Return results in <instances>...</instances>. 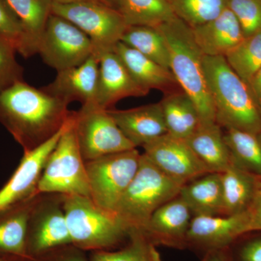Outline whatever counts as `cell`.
I'll list each match as a JSON object with an SVG mask.
<instances>
[{"mask_svg": "<svg viewBox=\"0 0 261 261\" xmlns=\"http://www.w3.org/2000/svg\"><path fill=\"white\" fill-rule=\"evenodd\" d=\"M224 58L231 69L249 84L261 66V32L245 37Z\"/></svg>", "mask_w": 261, "mask_h": 261, "instance_id": "cell-31", "label": "cell"}, {"mask_svg": "<svg viewBox=\"0 0 261 261\" xmlns=\"http://www.w3.org/2000/svg\"><path fill=\"white\" fill-rule=\"evenodd\" d=\"M99 1L103 4L107 5L116 9V0H99Z\"/></svg>", "mask_w": 261, "mask_h": 261, "instance_id": "cell-43", "label": "cell"}, {"mask_svg": "<svg viewBox=\"0 0 261 261\" xmlns=\"http://www.w3.org/2000/svg\"><path fill=\"white\" fill-rule=\"evenodd\" d=\"M241 258L243 261H261V238L245 245L242 250Z\"/></svg>", "mask_w": 261, "mask_h": 261, "instance_id": "cell-38", "label": "cell"}, {"mask_svg": "<svg viewBox=\"0 0 261 261\" xmlns=\"http://www.w3.org/2000/svg\"><path fill=\"white\" fill-rule=\"evenodd\" d=\"M51 13L66 19L87 34L99 59L114 51L128 27L118 10L100 2L53 3Z\"/></svg>", "mask_w": 261, "mask_h": 261, "instance_id": "cell-7", "label": "cell"}, {"mask_svg": "<svg viewBox=\"0 0 261 261\" xmlns=\"http://www.w3.org/2000/svg\"><path fill=\"white\" fill-rule=\"evenodd\" d=\"M247 211L248 214V232L261 231V177L258 178L253 200Z\"/></svg>", "mask_w": 261, "mask_h": 261, "instance_id": "cell-37", "label": "cell"}, {"mask_svg": "<svg viewBox=\"0 0 261 261\" xmlns=\"http://www.w3.org/2000/svg\"><path fill=\"white\" fill-rule=\"evenodd\" d=\"M174 14L191 29L217 18L227 8V0H170Z\"/></svg>", "mask_w": 261, "mask_h": 261, "instance_id": "cell-32", "label": "cell"}, {"mask_svg": "<svg viewBox=\"0 0 261 261\" xmlns=\"http://www.w3.org/2000/svg\"><path fill=\"white\" fill-rule=\"evenodd\" d=\"M38 54L57 71L83 64L94 55L90 39L66 19L51 13Z\"/></svg>", "mask_w": 261, "mask_h": 261, "instance_id": "cell-11", "label": "cell"}, {"mask_svg": "<svg viewBox=\"0 0 261 261\" xmlns=\"http://www.w3.org/2000/svg\"><path fill=\"white\" fill-rule=\"evenodd\" d=\"M129 72L132 78L140 87L149 91L157 89L164 94L181 89L172 72L168 68L119 42L114 49Z\"/></svg>", "mask_w": 261, "mask_h": 261, "instance_id": "cell-20", "label": "cell"}, {"mask_svg": "<svg viewBox=\"0 0 261 261\" xmlns=\"http://www.w3.org/2000/svg\"><path fill=\"white\" fill-rule=\"evenodd\" d=\"M64 195V210L71 243L84 251L109 250L128 239L116 214L96 205L89 197Z\"/></svg>", "mask_w": 261, "mask_h": 261, "instance_id": "cell-5", "label": "cell"}, {"mask_svg": "<svg viewBox=\"0 0 261 261\" xmlns=\"http://www.w3.org/2000/svg\"><path fill=\"white\" fill-rule=\"evenodd\" d=\"M186 141L209 172L223 173L232 163L224 133L216 122L200 123Z\"/></svg>", "mask_w": 261, "mask_h": 261, "instance_id": "cell-22", "label": "cell"}, {"mask_svg": "<svg viewBox=\"0 0 261 261\" xmlns=\"http://www.w3.org/2000/svg\"><path fill=\"white\" fill-rule=\"evenodd\" d=\"M135 148L168 133L161 102L127 110H108Z\"/></svg>", "mask_w": 261, "mask_h": 261, "instance_id": "cell-18", "label": "cell"}, {"mask_svg": "<svg viewBox=\"0 0 261 261\" xmlns=\"http://www.w3.org/2000/svg\"><path fill=\"white\" fill-rule=\"evenodd\" d=\"M99 63L93 55L83 64L58 71L54 81L42 89L68 105L73 101L82 106L94 105Z\"/></svg>", "mask_w": 261, "mask_h": 261, "instance_id": "cell-17", "label": "cell"}, {"mask_svg": "<svg viewBox=\"0 0 261 261\" xmlns=\"http://www.w3.org/2000/svg\"><path fill=\"white\" fill-rule=\"evenodd\" d=\"M225 250L226 249L208 250L202 261H231Z\"/></svg>", "mask_w": 261, "mask_h": 261, "instance_id": "cell-40", "label": "cell"}, {"mask_svg": "<svg viewBox=\"0 0 261 261\" xmlns=\"http://www.w3.org/2000/svg\"><path fill=\"white\" fill-rule=\"evenodd\" d=\"M192 219L188 205L177 196L154 211L143 233L155 245L184 248Z\"/></svg>", "mask_w": 261, "mask_h": 261, "instance_id": "cell-16", "label": "cell"}, {"mask_svg": "<svg viewBox=\"0 0 261 261\" xmlns=\"http://www.w3.org/2000/svg\"><path fill=\"white\" fill-rule=\"evenodd\" d=\"M170 53V70L180 87L195 103L200 123H214L216 111L204 70V56L192 29L175 17L159 27Z\"/></svg>", "mask_w": 261, "mask_h": 261, "instance_id": "cell-3", "label": "cell"}, {"mask_svg": "<svg viewBox=\"0 0 261 261\" xmlns=\"http://www.w3.org/2000/svg\"><path fill=\"white\" fill-rule=\"evenodd\" d=\"M178 196L194 216H223L221 173H207L185 184Z\"/></svg>", "mask_w": 261, "mask_h": 261, "instance_id": "cell-23", "label": "cell"}, {"mask_svg": "<svg viewBox=\"0 0 261 261\" xmlns=\"http://www.w3.org/2000/svg\"><path fill=\"white\" fill-rule=\"evenodd\" d=\"M121 42L138 51L158 64L170 69V53L162 33L158 27H128Z\"/></svg>", "mask_w": 261, "mask_h": 261, "instance_id": "cell-29", "label": "cell"}, {"mask_svg": "<svg viewBox=\"0 0 261 261\" xmlns=\"http://www.w3.org/2000/svg\"><path fill=\"white\" fill-rule=\"evenodd\" d=\"M39 195L0 214V255L29 258L27 252V226Z\"/></svg>", "mask_w": 261, "mask_h": 261, "instance_id": "cell-24", "label": "cell"}, {"mask_svg": "<svg viewBox=\"0 0 261 261\" xmlns=\"http://www.w3.org/2000/svg\"><path fill=\"white\" fill-rule=\"evenodd\" d=\"M128 27H156L176 17L168 0H116Z\"/></svg>", "mask_w": 261, "mask_h": 261, "instance_id": "cell-27", "label": "cell"}, {"mask_svg": "<svg viewBox=\"0 0 261 261\" xmlns=\"http://www.w3.org/2000/svg\"><path fill=\"white\" fill-rule=\"evenodd\" d=\"M73 114L72 112L66 128L44 165L38 186L40 193L90 197L86 161L77 142Z\"/></svg>", "mask_w": 261, "mask_h": 261, "instance_id": "cell-6", "label": "cell"}, {"mask_svg": "<svg viewBox=\"0 0 261 261\" xmlns=\"http://www.w3.org/2000/svg\"><path fill=\"white\" fill-rule=\"evenodd\" d=\"M71 243L64 210V195L39 193L29 216L27 255L32 261L56 247Z\"/></svg>", "mask_w": 261, "mask_h": 261, "instance_id": "cell-10", "label": "cell"}, {"mask_svg": "<svg viewBox=\"0 0 261 261\" xmlns=\"http://www.w3.org/2000/svg\"><path fill=\"white\" fill-rule=\"evenodd\" d=\"M68 121L50 140L37 148L23 152L15 172L0 190V214L40 193L38 186L44 165L63 135Z\"/></svg>", "mask_w": 261, "mask_h": 261, "instance_id": "cell-12", "label": "cell"}, {"mask_svg": "<svg viewBox=\"0 0 261 261\" xmlns=\"http://www.w3.org/2000/svg\"><path fill=\"white\" fill-rule=\"evenodd\" d=\"M224 133L232 162L261 177V133L226 128Z\"/></svg>", "mask_w": 261, "mask_h": 261, "instance_id": "cell-28", "label": "cell"}, {"mask_svg": "<svg viewBox=\"0 0 261 261\" xmlns=\"http://www.w3.org/2000/svg\"><path fill=\"white\" fill-rule=\"evenodd\" d=\"M192 31L204 56L225 57L245 38L238 18L228 8L217 18Z\"/></svg>", "mask_w": 261, "mask_h": 261, "instance_id": "cell-19", "label": "cell"}, {"mask_svg": "<svg viewBox=\"0 0 261 261\" xmlns=\"http://www.w3.org/2000/svg\"><path fill=\"white\" fill-rule=\"evenodd\" d=\"M142 147L151 162L182 185L211 173L184 139L167 133Z\"/></svg>", "mask_w": 261, "mask_h": 261, "instance_id": "cell-13", "label": "cell"}, {"mask_svg": "<svg viewBox=\"0 0 261 261\" xmlns=\"http://www.w3.org/2000/svg\"><path fill=\"white\" fill-rule=\"evenodd\" d=\"M206 80L221 128L261 133V110L248 84L228 65L224 57L204 56Z\"/></svg>", "mask_w": 261, "mask_h": 261, "instance_id": "cell-2", "label": "cell"}, {"mask_svg": "<svg viewBox=\"0 0 261 261\" xmlns=\"http://www.w3.org/2000/svg\"><path fill=\"white\" fill-rule=\"evenodd\" d=\"M0 261H32L27 257L10 256V255H0Z\"/></svg>", "mask_w": 261, "mask_h": 261, "instance_id": "cell-41", "label": "cell"}, {"mask_svg": "<svg viewBox=\"0 0 261 261\" xmlns=\"http://www.w3.org/2000/svg\"><path fill=\"white\" fill-rule=\"evenodd\" d=\"M258 178L233 162L221 173L223 216H232L248 210L256 192Z\"/></svg>", "mask_w": 261, "mask_h": 261, "instance_id": "cell-25", "label": "cell"}, {"mask_svg": "<svg viewBox=\"0 0 261 261\" xmlns=\"http://www.w3.org/2000/svg\"><path fill=\"white\" fill-rule=\"evenodd\" d=\"M182 186L142 154L138 171L118 201L114 214L128 233L132 230L143 232L154 211L177 197Z\"/></svg>", "mask_w": 261, "mask_h": 261, "instance_id": "cell-4", "label": "cell"}, {"mask_svg": "<svg viewBox=\"0 0 261 261\" xmlns=\"http://www.w3.org/2000/svg\"><path fill=\"white\" fill-rule=\"evenodd\" d=\"M248 233L247 211L232 216H194L187 234V245L212 250L226 249Z\"/></svg>", "mask_w": 261, "mask_h": 261, "instance_id": "cell-14", "label": "cell"}, {"mask_svg": "<svg viewBox=\"0 0 261 261\" xmlns=\"http://www.w3.org/2000/svg\"><path fill=\"white\" fill-rule=\"evenodd\" d=\"M160 102L169 135L186 140L200 124L195 103L182 89L165 94Z\"/></svg>", "mask_w": 261, "mask_h": 261, "instance_id": "cell-26", "label": "cell"}, {"mask_svg": "<svg viewBox=\"0 0 261 261\" xmlns=\"http://www.w3.org/2000/svg\"><path fill=\"white\" fill-rule=\"evenodd\" d=\"M73 117L79 147L86 162L135 148L108 110L88 105L73 112Z\"/></svg>", "mask_w": 261, "mask_h": 261, "instance_id": "cell-9", "label": "cell"}, {"mask_svg": "<svg viewBox=\"0 0 261 261\" xmlns=\"http://www.w3.org/2000/svg\"><path fill=\"white\" fill-rule=\"evenodd\" d=\"M168 1H169V2H170V0H168Z\"/></svg>", "mask_w": 261, "mask_h": 261, "instance_id": "cell-44", "label": "cell"}, {"mask_svg": "<svg viewBox=\"0 0 261 261\" xmlns=\"http://www.w3.org/2000/svg\"><path fill=\"white\" fill-rule=\"evenodd\" d=\"M16 48L0 34V93L23 81V68L15 58Z\"/></svg>", "mask_w": 261, "mask_h": 261, "instance_id": "cell-33", "label": "cell"}, {"mask_svg": "<svg viewBox=\"0 0 261 261\" xmlns=\"http://www.w3.org/2000/svg\"><path fill=\"white\" fill-rule=\"evenodd\" d=\"M22 27L18 53L23 58L38 54L41 39L51 14L53 0H7Z\"/></svg>", "mask_w": 261, "mask_h": 261, "instance_id": "cell-21", "label": "cell"}, {"mask_svg": "<svg viewBox=\"0 0 261 261\" xmlns=\"http://www.w3.org/2000/svg\"><path fill=\"white\" fill-rule=\"evenodd\" d=\"M35 261H90L86 255V251L73 244L63 245L49 250Z\"/></svg>", "mask_w": 261, "mask_h": 261, "instance_id": "cell-36", "label": "cell"}, {"mask_svg": "<svg viewBox=\"0 0 261 261\" xmlns=\"http://www.w3.org/2000/svg\"><path fill=\"white\" fill-rule=\"evenodd\" d=\"M149 92L132 78L114 51L106 53L99 58L95 106L109 110L121 99L145 97Z\"/></svg>", "mask_w": 261, "mask_h": 261, "instance_id": "cell-15", "label": "cell"}, {"mask_svg": "<svg viewBox=\"0 0 261 261\" xmlns=\"http://www.w3.org/2000/svg\"><path fill=\"white\" fill-rule=\"evenodd\" d=\"M53 3H75V2H82V1H97L99 2V0H53Z\"/></svg>", "mask_w": 261, "mask_h": 261, "instance_id": "cell-42", "label": "cell"}, {"mask_svg": "<svg viewBox=\"0 0 261 261\" xmlns=\"http://www.w3.org/2000/svg\"><path fill=\"white\" fill-rule=\"evenodd\" d=\"M257 104L261 110V66L248 84Z\"/></svg>", "mask_w": 261, "mask_h": 261, "instance_id": "cell-39", "label": "cell"}, {"mask_svg": "<svg viewBox=\"0 0 261 261\" xmlns=\"http://www.w3.org/2000/svg\"><path fill=\"white\" fill-rule=\"evenodd\" d=\"M90 261H161L156 245L138 230L128 233V243L118 251L96 250L89 257Z\"/></svg>", "mask_w": 261, "mask_h": 261, "instance_id": "cell-30", "label": "cell"}, {"mask_svg": "<svg viewBox=\"0 0 261 261\" xmlns=\"http://www.w3.org/2000/svg\"><path fill=\"white\" fill-rule=\"evenodd\" d=\"M0 34L8 39L18 53L21 44V24L7 0H0Z\"/></svg>", "mask_w": 261, "mask_h": 261, "instance_id": "cell-35", "label": "cell"}, {"mask_svg": "<svg viewBox=\"0 0 261 261\" xmlns=\"http://www.w3.org/2000/svg\"><path fill=\"white\" fill-rule=\"evenodd\" d=\"M68 105L24 81L0 93V123L29 152L50 140L69 119Z\"/></svg>", "mask_w": 261, "mask_h": 261, "instance_id": "cell-1", "label": "cell"}, {"mask_svg": "<svg viewBox=\"0 0 261 261\" xmlns=\"http://www.w3.org/2000/svg\"><path fill=\"white\" fill-rule=\"evenodd\" d=\"M141 154L134 148L86 162L90 198L96 205L114 213L138 171Z\"/></svg>", "mask_w": 261, "mask_h": 261, "instance_id": "cell-8", "label": "cell"}, {"mask_svg": "<svg viewBox=\"0 0 261 261\" xmlns=\"http://www.w3.org/2000/svg\"><path fill=\"white\" fill-rule=\"evenodd\" d=\"M227 8L238 18L245 37L261 32V0H227Z\"/></svg>", "mask_w": 261, "mask_h": 261, "instance_id": "cell-34", "label": "cell"}]
</instances>
